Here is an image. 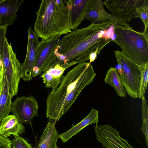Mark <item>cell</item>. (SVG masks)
I'll list each match as a JSON object with an SVG mask.
<instances>
[{"instance_id": "1", "label": "cell", "mask_w": 148, "mask_h": 148, "mask_svg": "<svg viewBox=\"0 0 148 148\" xmlns=\"http://www.w3.org/2000/svg\"><path fill=\"white\" fill-rule=\"evenodd\" d=\"M115 25L113 21L91 23L87 27L71 31L60 40L55 53L64 63H85L90 54L97 55L112 41L109 30Z\"/></svg>"}, {"instance_id": "2", "label": "cell", "mask_w": 148, "mask_h": 148, "mask_svg": "<svg viewBox=\"0 0 148 148\" xmlns=\"http://www.w3.org/2000/svg\"><path fill=\"white\" fill-rule=\"evenodd\" d=\"M96 74L89 62L78 64L64 76L58 89L48 95L47 117L55 122L71 108L82 90L93 81Z\"/></svg>"}, {"instance_id": "3", "label": "cell", "mask_w": 148, "mask_h": 148, "mask_svg": "<svg viewBox=\"0 0 148 148\" xmlns=\"http://www.w3.org/2000/svg\"><path fill=\"white\" fill-rule=\"evenodd\" d=\"M36 14L34 31L42 40L72 31L64 0H42Z\"/></svg>"}, {"instance_id": "4", "label": "cell", "mask_w": 148, "mask_h": 148, "mask_svg": "<svg viewBox=\"0 0 148 148\" xmlns=\"http://www.w3.org/2000/svg\"><path fill=\"white\" fill-rule=\"evenodd\" d=\"M113 31L116 36L112 41L120 47L125 55L137 65L148 62V35L130 26L115 25Z\"/></svg>"}, {"instance_id": "5", "label": "cell", "mask_w": 148, "mask_h": 148, "mask_svg": "<svg viewBox=\"0 0 148 148\" xmlns=\"http://www.w3.org/2000/svg\"><path fill=\"white\" fill-rule=\"evenodd\" d=\"M8 25L0 27V55L3 60L7 82L12 96L17 95L22 77L21 65L8 42L6 34Z\"/></svg>"}, {"instance_id": "6", "label": "cell", "mask_w": 148, "mask_h": 148, "mask_svg": "<svg viewBox=\"0 0 148 148\" xmlns=\"http://www.w3.org/2000/svg\"><path fill=\"white\" fill-rule=\"evenodd\" d=\"M116 69L126 93L133 99L138 98L140 73L137 65L122 51H114Z\"/></svg>"}, {"instance_id": "7", "label": "cell", "mask_w": 148, "mask_h": 148, "mask_svg": "<svg viewBox=\"0 0 148 148\" xmlns=\"http://www.w3.org/2000/svg\"><path fill=\"white\" fill-rule=\"evenodd\" d=\"M59 36L40 42L32 72V77L39 75L58 64H65L55 53L60 40Z\"/></svg>"}, {"instance_id": "8", "label": "cell", "mask_w": 148, "mask_h": 148, "mask_svg": "<svg viewBox=\"0 0 148 148\" xmlns=\"http://www.w3.org/2000/svg\"><path fill=\"white\" fill-rule=\"evenodd\" d=\"M38 103L34 97H18L12 102L11 111L22 124L32 126L33 119L38 117Z\"/></svg>"}, {"instance_id": "9", "label": "cell", "mask_w": 148, "mask_h": 148, "mask_svg": "<svg viewBox=\"0 0 148 148\" xmlns=\"http://www.w3.org/2000/svg\"><path fill=\"white\" fill-rule=\"evenodd\" d=\"M102 3L112 14L129 22L135 18L137 8L148 5V0H106Z\"/></svg>"}, {"instance_id": "10", "label": "cell", "mask_w": 148, "mask_h": 148, "mask_svg": "<svg viewBox=\"0 0 148 148\" xmlns=\"http://www.w3.org/2000/svg\"><path fill=\"white\" fill-rule=\"evenodd\" d=\"M94 129L97 140L104 148H134L127 140L120 136L119 132L112 125L96 124Z\"/></svg>"}, {"instance_id": "11", "label": "cell", "mask_w": 148, "mask_h": 148, "mask_svg": "<svg viewBox=\"0 0 148 148\" xmlns=\"http://www.w3.org/2000/svg\"><path fill=\"white\" fill-rule=\"evenodd\" d=\"M28 31L26 55L24 62L21 64V78L25 82L32 79V70L40 43L38 37L31 27L28 28Z\"/></svg>"}, {"instance_id": "12", "label": "cell", "mask_w": 148, "mask_h": 148, "mask_svg": "<svg viewBox=\"0 0 148 148\" xmlns=\"http://www.w3.org/2000/svg\"><path fill=\"white\" fill-rule=\"evenodd\" d=\"M85 20H90L93 24L113 21L116 25L130 26L124 20L116 17L106 11L104 9L101 0H92L84 21Z\"/></svg>"}, {"instance_id": "13", "label": "cell", "mask_w": 148, "mask_h": 148, "mask_svg": "<svg viewBox=\"0 0 148 148\" xmlns=\"http://www.w3.org/2000/svg\"><path fill=\"white\" fill-rule=\"evenodd\" d=\"M92 0H64L71 29L74 30L84 21Z\"/></svg>"}, {"instance_id": "14", "label": "cell", "mask_w": 148, "mask_h": 148, "mask_svg": "<svg viewBox=\"0 0 148 148\" xmlns=\"http://www.w3.org/2000/svg\"><path fill=\"white\" fill-rule=\"evenodd\" d=\"M68 64H58L45 71L42 74L43 83L47 88H51L50 93L55 92L62 82L64 76L63 74L65 70L72 66Z\"/></svg>"}, {"instance_id": "15", "label": "cell", "mask_w": 148, "mask_h": 148, "mask_svg": "<svg viewBox=\"0 0 148 148\" xmlns=\"http://www.w3.org/2000/svg\"><path fill=\"white\" fill-rule=\"evenodd\" d=\"M23 0H0V27L12 25Z\"/></svg>"}, {"instance_id": "16", "label": "cell", "mask_w": 148, "mask_h": 148, "mask_svg": "<svg viewBox=\"0 0 148 148\" xmlns=\"http://www.w3.org/2000/svg\"><path fill=\"white\" fill-rule=\"evenodd\" d=\"M24 126L14 115L3 118L0 123V135L8 138L11 135L14 137L25 133Z\"/></svg>"}, {"instance_id": "17", "label": "cell", "mask_w": 148, "mask_h": 148, "mask_svg": "<svg viewBox=\"0 0 148 148\" xmlns=\"http://www.w3.org/2000/svg\"><path fill=\"white\" fill-rule=\"evenodd\" d=\"M98 111L92 109L90 113L83 119L77 124L72 125L68 131L59 135L63 143L67 142L70 139L79 133L83 128L91 124H97L99 120Z\"/></svg>"}, {"instance_id": "18", "label": "cell", "mask_w": 148, "mask_h": 148, "mask_svg": "<svg viewBox=\"0 0 148 148\" xmlns=\"http://www.w3.org/2000/svg\"><path fill=\"white\" fill-rule=\"evenodd\" d=\"M56 123L49 119L46 127L38 140V148H58L57 143L59 134L55 126Z\"/></svg>"}, {"instance_id": "19", "label": "cell", "mask_w": 148, "mask_h": 148, "mask_svg": "<svg viewBox=\"0 0 148 148\" xmlns=\"http://www.w3.org/2000/svg\"><path fill=\"white\" fill-rule=\"evenodd\" d=\"M105 84L111 85L115 89L118 96L126 97V92L121 82V78L117 69L110 67L104 79Z\"/></svg>"}, {"instance_id": "20", "label": "cell", "mask_w": 148, "mask_h": 148, "mask_svg": "<svg viewBox=\"0 0 148 148\" xmlns=\"http://www.w3.org/2000/svg\"><path fill=\"white\" fill-rule=\"evenodd\" d=\"M12 98L6 80L0 96V123L3 118L9 115L11 112Z\"/></svg>"}, {"instance_id": "21", "label": "cell", "mask_w": 148, "mask_h": 148, "mask_svg": "<svg viewBox=\"0 0 148 148\" xmlns=\"http://www.w3.org/2000/svg\"><path fill=\"white\" fill-rule=\"evenodd\" d=\"M140 73L138 98H141L145 96L147 89L148 80V62L141 65H137Z\"/></svg>"}, {"instance_id": "22", "label": "cell", "mask_w": 148, "mask_h": 148, "mask_svg": "<svg viewBox=\"0 0 148 148\" xmlns=\"http://www.w3.org/2000/svg\"><path fill=\"white\" fill-rule=\"evenodd\" d=\"M142 117L143 123L141 128L142 132L145 137V142L147 146H148V106L147 102L145 96L141 98Z\"/></svg>"}, {"instance_id": "23", "label": "cell", "mask_w": 148, "mask_h": 148, "mask_svg": "<svg viewBox=\"0 0 148 148\" xmlns=\"http://www.w3.org/2000/svg\"><path fill=\"white\" fill-rule=\"evenodd\" d=\"M140 18L145 25L143 32L148 35V5H146L137 8L136 9L135 18Z\"/></svg>"}, {"instance_id": "24", "label": "cell", "mask_w": 148, "mask_h": 148, "mask_svg": "<svg viewBox=\"0 0 148 148\" xmlns=\"http://www.w3.org/2000/svg\"><path fill=\"white\" fill-rule=\"evenodd\" d=\"M11 142V146L13 148H32L30 144L19 135L15 137Z\"/></svg>"}, {"instance_id": "25", "label": "cell", "mask_w": 148, "mask_h": 148, "mask_svg": "<svg viewBox=\"0 0 148 148\" xmlns=\"http://www.w3.org/2000/svg\"><path fill=\"white\" fill-rule=\"evenodd\" d=\"M6 80L4 64L0 55V96L1 95Z\"/></svg>"}, {"instance_id": "26", "label": "cell", "mask_w": 148, "mask_h": 148, "mask_svg": "<svg viewBox=\"0 0 148 148\" xmlns=\"http://www.w3.org/2000/svg\"><path fill=\"white\" fill-rule=\"evenodd\" d=\"M12 142L8 138L0 135V148H10Z\"/></svg>"}, {"instance_id": "27", "label": "cell", "mask_w": 148, "mask_h": 148, "mask_svg": "<svg viewBox=\"0 0 148 148\" xmlns=\"http://www.w3.org/2000/svg\"><path fill=\"white\" fill-rule=\"evenodd\" d=\"M10 148H13L11 146V147H10Z\"/></svg>"}]
</instances>
